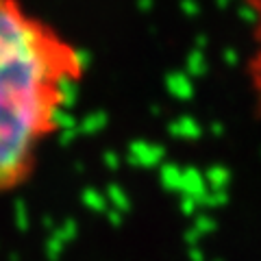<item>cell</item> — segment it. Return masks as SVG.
I'll use <instances>...</instances> for the list:
<instances>
[{
    "label": "cell",
    "instance_id": "1",
    "mask_svg": "<svg viewBox=\"0 0 261 261\" xmlns=\"http://www.w3.org/2000/svg\"><path fill=\"white\" fill-rule=\"evenodd\" d=\"M83 76L74 42L20 0H0V196L33 176Z\"/></svg>",
    "mask_w": 261,
    "mask_h": 261
},
{
    "label": "cell",
    "instance_id": "2",
    "mask_svg": "<svg viewBox=\"0 0 261 261\" xmlns=\"http://www.w3.org/2000/svg\"><path fill=\"white\" fill-rule=\"evenodd\" d=\"M244 27H246V53H244V83L250 98L261 109V0H244Z\"/></svg>",
    "mask_w": 261,
    "mask_h": 261
}]
</instances>
